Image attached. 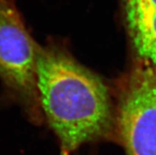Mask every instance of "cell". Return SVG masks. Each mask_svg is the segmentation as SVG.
Segmentation results:
<instances>
[{
    "instance_id": "obj_4",
    "label": "cell",
    "mask_w": 156,
    "mask_h": 155,
    "mask_svg": "<svg viewBox=\"0 0 156 155\" xmlns=\"http://www.w3.org/2000/svg\"><path fill=\"white\" fill-rule=\"evenodd\" d=\"M132 42L141 61L156 67V10L126 17Z\"/></svg>"
},
{
    "instance_id": "obj_2",
    "label": "cell",
    "mask_w": 156,
    "mask_h": 155,
    "mask_svg": "<svg viewBox=\"0 0 156 155\" xmlns=\"http://www.w3.org/2000/svg\"><path fill=\"white\" fill-rule=\"evenodd\" d=\"M37 48L14 0H0V79L12 98L38 120Z\"/></svg>"
},
{
    "instance_id": "obj_1",
    "label": "cell",
    "mask_w": 156,
    "mask_h": 155,
    "mask_svg": "<svg viewBox=\"0 0 156 155\" xmlns=\"http://www.w3.org/2000/svg\"><path fill=\"white\" fill-rule=\"evenodd\" d=\"M36 78L40 104L59 139L60 155H71L109 132L112 105L98 77L60 50L37 46Z\"/></svg>"
},
{
    "instance_id": "obj_3",
    "label": "cell",
    "mask_w": 156,
    "mask_h": 155,
    "mask_svg": "<svg viewBox=\"0 0 156 155\" xmlns=\"http://www.w3.org/2000/svg\"><path fill=\"white\" fill-rule=\"evenodd\" d=\"M117 126L127 155H156V67L141 61L121 90Z\"/></svg>"
},
{
    "instance_id": "obj_5",
    "label": "cell",
    "mask_w": 156,
    "mask_h": 155,
    "mask_svg": "<svg viewBox=\"0 0 156 155\" xmlns=\"http://www.w3.org/2000/svg\"><path fill=\"white\" fill-rule=\"evenodd\" d=\"M126 17L156 10V0H125Z\"/></svg>"
}]
</instances>
